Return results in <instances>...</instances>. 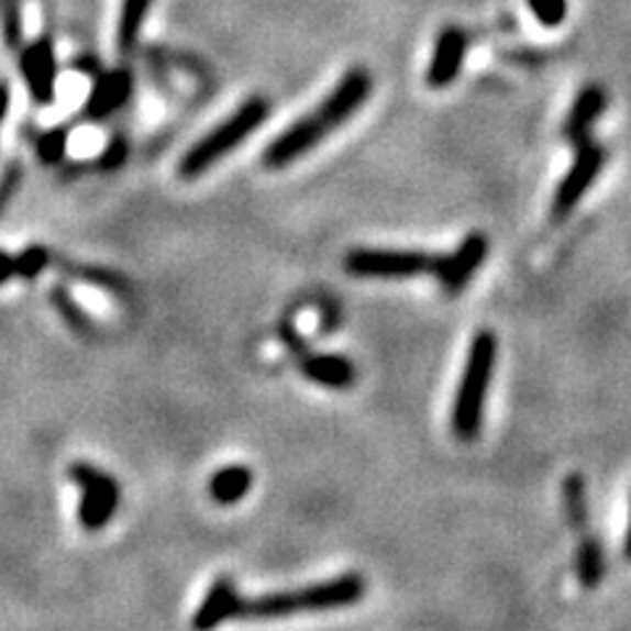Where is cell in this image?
<instances>
[{
  "mask_svg": "<svg viewBox=\"0 0 631 631\" xmlns=\"http://www.w3.org/2000/svg\"><path fill=\"white\" fill-rule=\"evenodd\" d=\"M372 92V74L355 66L340 79L329 96L321 100L311 113L287 126L279 137H274L264 151V166L268 169H285L292 160L311 153L321 140H326L334 130H340Z\"/></svg>",
  "mask_w": 631,
  "mask_h": 631,
  "instance_id": "6da1fadb",
  "label": "cell"
},
{
  "mask_svg": "<svg viewBox=\"0 0 631 631\" xmlns=\"http://www.w3.org/2000/svg\"><path fill=\"white\" fill-rule=\"evenodd\" d=\"M366 582L358 574H342L332 579L306 584L300 589H285V593L243 597L240 595L234 619H287L295 613H313V610L347 608L364 600Z\"/></svg>",
  "mask_w": 631,
  "mask_h": 631,
  "instance_id": "7a4b0ae2",
  "label": "cell"
},
{
  "mask_svg": "<svg viewBox=\"0 0 631 631\" xmlns=\"http://www.w3.org/2000/svg\"><path fill=\"white\" fill-rule=\"evenodd\" d=\"M495 361H498V340L489 329L476 332V337L468 347L466 366H463L458 392L453 400V432L463 442H472L479 438L481 424H485V408L487 392L492 385Z\"/></svg>",
  "mask_w": 631,
  "mask_h": 631,
  "instance_id": "3957f363",
  "label": "cell"
},
{
  "mask_svg": "<svg viewBox=\"0 0 631 631\" xmlns=\"http://www.w3.org/2000/svg\"><path fill=\"white\" fill-rule=\"evenodd\" d=\"M268 113H272V106H268L266 98H261V96L247 98L245 103L232 113V117H226L217 130L203 134V137H200L198 143L185 153L177 166L179 179L192 182V179L203 177L206 171H211L221 158H226L232 151H237V147L251 137V134L261 130V124L266 122Z\"/></svg>",
  "mask_w": 631,
  "mask_h": 631,
  "instance_id": "277c9868",
  "label": "cell"
},
{
  "mask_svg": "<svg viewBox=\"0 0 631 631\" xmlns=\"http://www.w3.org/2000/svg\"><path fill=\"white\" fill-rule=\"evenodd\" d=\"M69 479L79 489V527L85 532H100L103 527H109L113 516H117L119 502H122L119 481L111 474H106L103 468L85 461L71 463Z\"/></svg>",
  "mask_w": 631,
  "mask_h": 631,
  "instance_id": "5b68a950",
  "label": "cell"
},
{
  "mask_svg": "<svg viewBox=\"0 0 631 631\" xmlns=\"http://www.w3.org/2000/svg\"><path fill=\"white\" fill-rule=\"evenodd\" d=\"M438 258L424 251L398 247H355L345 255L347 274L361 279H413L432 274Z\"/></svg>",
  "mask_w": 631,
  "mask_h": 631,
  "instance_id": "8992f818",
  "label": "cell"
},
{
  "mask_svg": "<svg viewBox=\"0 0 631 631\" xmlns=\"http://www.w3.org/2000/svg\"><path fill=\"white\" fill-rule=\"evenodd\" d=\"M602 164H606V151L600 145L587 140V143L576 145V158L566 171V177L561 179L558 190L553 198V219L563 221L571 217L579 200L589 192V187L595 185V179L600 177Z\"/></svg>",
  "mask_w": 631,
  "mask_h": 631,
  "instance_id": "52a82bcc",
  "label": "cell"
},
{
  "mask_svg": "<svg viewBox=\"0 0 631 631\" xmlns=\"http://www.w3.org/2000/svg\"><path fill=\"white\" fill-rule=\"evenodd\" d=\"M487 251L489 243L485 234L472 232L453 253L440 255L438 264H434L432 277L438 279V285L447 295H458L461 290H466L468 281H472V277L476 274V268L487 261Z\"/></svg>",
  "mask_w": 631,
  "mask_h": 631,
  "instance_id": "ba28073f",
  "label": "cell"
},
{
  "mask_svg": "<svg viewBox=\"0 0 631 631\" xmlns=\"http://www.w3.org/2000/svg\"><path fill=\"white\" fill-rule=\"evenodd\" d=\"M19 71H22L30 96L40 106H51L56 98V51L48 37H37L19 53Z\"/></svg>",
  "mask_w": 631,
  "mask_h": 631,
  "instance_id": "9c48e42d",
  "label": "cell"
},
{
  "mask_svg": "<svg viewBox=\"0 0 631 631\" xmlns=\"http://www.w3.org/2000/svg\"><path fill=\"white\" fill-rule=\"evenodd\" d=\"M466 51H468L466 32L455 24L445 26V30L438 35V43H434L432 64H429V71H427V82L432 85L434 90L453 85V79L458 77L463 69Z\"/></svg>",
  "mask_w": 631,
  "mask_h": 631,
  "instance_id": "30bf717a",
  "label": "cell"
},
{
  "mask_svg": "<svg viewBox=\"0 0 631 631\" xmlns=\"http://www.w3.org/2000/svg\"><path fill=\"white\" fill-rule=\"evenodd\" d=\"M132 71L130 69H111L100 74L98 82L92 85L90 98H87L82 117L87 122H103L113 111H119L132 96Z\"/></svg>",
  "mask_w": 631,
  "mask_h": 631,
  "instance_id": "8fae6325",
  "label": "cell"
},
{
  "mask_svg": "<svg viewBox=\"0 0 631 631\" xmlns=\"http://www.w3.org/2000/svg\"><path fill=\"white\" fill-rule=\"evenodd\" d=\"M606 106L608 96L600 85L584 87L579 98L571 106L566 126H563V137H566L571 145H582L587 143V140H593V124L600 119V113L606 111Z\"/></svg>",
  "mask_w": 631,
  "mask_h": 631,
  "instance_id": "7c38bea8",
  "label": "cell"
},
{
  "mask_svg": "<svg viewBox=\"0 0 631 631\" xmlns=\"http://www.w3.org/2000/svg\"><path fill=\"white\" fill-rule=\"evenodd\" d=\"M237 600H240V593H237V587H234V582L230 579V576H219V579L208 587L200 608L195 610L192 629L208 631V629L221 627L224 621H232L234 610H237Z\"/></svg>",
  "mask_w": 631,
  "mask_h": 631,
  "instance_id": "4fadbf2b",
  "label": "cell"
},
{
  "mask_svg": "<svg viewBox=\"0 0 631 631\" xmlns=\"http://www.w3.org/2000/svg\"><path fill=\"white\" fill-rule=\"evenodd\" d=\"M300 372L306 374L308 381L329 389H347L355 381V366L345 355L321 353V355H303L300 358Z\"/></svg>",
  "mask_w": 631,
  "mask_h": 631,
  "instance_id": "5bb4252c",
  "label": "cell"
},
{
  "mask_svg": "<svg viewBox=\"0 0 631 631\" xmlns=\"http://www.w3.org/2000/svg\"><path fill=\"white\" fill-rule=\"evenodd\" d=\"M253 487V472L247 466H226L211 476L208 492L219 506H234L251 492Z\"/></svg>",
  "mask_w": 631,
  "mask_h": 631,
  "instance_id": "9a60e30c",
  "label": "cell"
},
{
  "mask_svg": "<svg viewBox=\"0 0 631 631\" xmlns=\"http://www.w3.org/2000/svg\"><path fill=\"white\" fill-rule=\"evenodd\" d=\"M151 5L153 0H122V11H119V24H117V48L122 53L134 51Z\"/></svg>",
  "mask_w": 631,
  "mask_h": 631,
  "instance_id": "2e32d148",
  "label": "cell"
},
{
  "mask_svg": "<svg viewBox=\"0 0 631 631\" xmlns=\"http://www.w3.org/2000/svg\"><path fill=\"white\" fill-rule=\"evenodd\" d=\"M51 306L56 308L58 316L64 319V324L77 334H92L96 332V324H92L90 313L85 311L82 306L77 303V298L66 290V287H51Z\"/></svg>",
  "mask_w": 631,
  "mask_h": 631,
  "instance_id": "e0dca14e",
  "label": "cell"
},
{
  "mask_svg": "<svg viewBox=\"0 0 631 631\" xmlns=\"http://www.w3.org/2000/svg\"><path fill=\"white\" fill-rule=\"evenodd\" d=\"M582 587L595 589L606 574V558H602V547L595 536H584L579 547V561H576Z\"/></svg>",
  "mask_w": 631,
  "mask_h": 631,
  "instance_id": "ac0fdd59",
  "label": "cell"
},
{
  "mask_svg": "<svg viewBox=\"0 0 631 631\" xmlns=\"http://www.w3.org/2000/svg\"><path fill=\"white\" fill-rule=\"evenodd\" d=\"M62 268H66V274H69V277L79 279V281H87V285H92V287H103V290H109L113 295L126 292V281L122 279V274L109 272V268H103V266L62 264Z\"/></svg>",
  "mask_w": 631,
  "mask_h": 631,
  "instance_id": "d6986e66",
  "label": "cell"
},
{
  "mask_svg": "<svg viewBox=\"0 0 631 631\" xmlns=\"http://www.w3.org/2000/svg\"><path fill=\"white\" fill-rule=\"evenodd\" d=\"M563 502H566V516H568V523L574 529H584V523H587V495H584V481L582 476H566V481H563Z\"/></svg>",
  "mask_w": 631,
  "mask_h": 631,
  "instance_id": "ffe728a7",
  "label": "cell"
},
{
  "mask_svg": "<svg viewBox=\"0 0 631 631\" xmlns=\"http://www.w3.org/2000/svg\"><path fill=\"white\" fill-rule=\"evenodd\" d=\"M69 134L71 126L58 124L53 126L37 140V158L48 166H58L66 156V145H69Z\"/></svg>",
  "mask_w": 631,
  "mask_h": 631,
  "instance_id": "44dd1931",
  "label": "cell"
},
{
  "mask_svg": "<svg viewBox=\"0 0 631 631\" xmlns=\"http://www.w3.org/2000/svg\"><path fill=\"white\" fill-rule=\"evenodd\" d=\"M13 264H16V279H35L53 264V255L48 247L30 245L26 251L13 255Z\"/></svg>",
  "mask_w": 631,
  "mask_h": 631,
  "instance_id": "7402d4cb",
  "label": "cell"
},
{
  "mask_svg": "<svg viewBox=\"0 0 631 631\" xmlns=\"http://www.w3.org/2000/svg\"><path fill=\"white\" fill-rule=\"evenodd\" d=\"M22 182H24V166L19 164V160H9L5 169L0 171V217H3L5 208L11 206V200L16 198Z\"/></svg>",
  "mask_w": 631,
  "mask_h": 631,
  "instance_id": "603a6c76",
  "label": "cell"
},
{
  "mask_svg": "<svg viewBox=\"0 0 631 631\" xmlns=\"http://www.w3.org/2000/svg\"><path fill=\"white\" fill-rule=\"evenodd\" d=\"M527 3L542 26H558L568 11L566 0H527Z\"/></svg>",
  "mask_w": 631,
  "mask_h": 631,
  "instance_id": "cb8c5ba5",
  "label": "cell"
},
{
  "mask_svg": "<svg viewBox=\"0 0 631 631\" xmlns=\"http://www.w3.org/2000/svg\"><path fill=\"white\" fill-rule=\"evenodd\" d=\"M126 156H130V143H126L124 137H113L109 147L103 151V156L98 158V166L103 171H117L124 166Z\"/></svg>",
  "mask_w": 631,
  "mask_h": 631,
  "instance_id": "d4e9b609",
  "label": "cell"
},
{
  "mask_svg": "<svg viewBox=\"0 0 631 631\" xmlns=\"http://www.w3.org/2000/svg\"><path fill=\"white\" fill-rule=\"evenodd\" d=\"M16 279V264H13V255L0 251V285H5V281Z\"/></svg>",
  "mask_w": 631,
  "mask_h": 631,
  "instance_id": "484cf974",
  "label": "cell"
},
{
  "mask_svg": "<svg viewBox=\"0 0 631 631\" xmlns=\"http://www.w3.org/2000/svg\"><path fill=\"white\" fill-rule=\"evenodd\" d=\"M9 106H11V90L9 85L0 82V122H3V117L9 113Z\"/></svg>",
  "mask_w": 631,
  "mask_h": 631,
  "instance_id": "4316f807",
  "label": "cell"
},
{
  "mask_svg": "<svg viewBox=\"0 0 631 631\" xmlns=\"http://www.w3.org/2000/svg\"><path fill=\"white\" fill-rule=\"evenodd\" d=\"M623 553L631 561V513H629V529H627V540H623Z\"/></svg>",
  "mask_w": 631,
  "mask_h": 631,
  "instance_id": "83f0119b",
  "label": "cell"
}]
</instances>
